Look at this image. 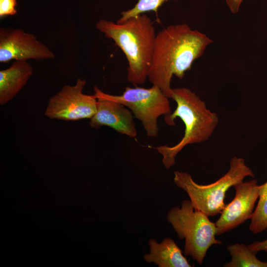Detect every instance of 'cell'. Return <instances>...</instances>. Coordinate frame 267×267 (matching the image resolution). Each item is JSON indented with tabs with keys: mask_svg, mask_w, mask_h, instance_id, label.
Instances as JSON below:
<instances>
[{
	"mask_svg": "<svg viewBox=\"0 0 267 267\" xmlns=\"http://www.w3.org/2000/svg\"><path fill=\"white\" fill-rule=\"evenodd\" d=\"M87 82L78 78L74 86L64 85L49 99L44 113L51 119L76 121L90 119L97 109V98L83 92Z\"/></svg>",
	"mask_w": 267,
	"mask_h": 267,
	"instance_id": "cell-7",
	"label": "cell"
},
{
	"mask_svg": "<svg viewBox=\"0 0 267 267\" xmlns=\"http://www.w3.org/2000/svg\"><path fill=\"white\" fill-rule=\"evenodd\" d=\"M259 200L250 219L249 230L255 234L267 229V181L260 185Z\"/></svg>",
	"mask_w": 267,
	"mask_h": 267,
	"instance_id": "cell-14",
	"label": "cell"
},
{
	"mask_svg": "<svg viewBox=\"0 0 267 267\" xmlns=\"http://www.w3.org/2000/svg\"><path fill=\"white\" fill-rule=\"evenodd\" d=\"M227 250L231 257V261L224 265L225 267H267V261L259 260L257 253L248 246L235 243L228 245Z\"/></svg>",
	"mask_w": 267,
	"mask_h": 267,
	"instance_id": "cell-13",
	"label": "cell"
},
{
	"mask_svg": "<svg viewBox=\"0 0 267 267\" xmlns=\"http://www.w3.org/2000/svg\"><path fill=\"white\" fill-rule=\"evenodd\" d=\"M16 0H0V17L13 15L17 13L15 7Z\"/></svg>",
	"mask_w": 267,
	"mask_h": 267,
	"instance_id": "cell-16",
	"label": "cell"
},
{
	"mask_svg": "<svg viewBox=\"0 0 267 267\" xmlns=\"http://www.w3.org/2000/svg\"><path fill=\"white\" fill-rule=\"evenodd\" d=\"M94 95L122 104L129 108L134 117L140 121L149 137H156L159 133L158 119L161 116L172 113L169 98L161 89L155 85L144 88L138 86L127 87L121 95L104 92L94 87Z\"/></svg>",
	"mask_w": 267,
	"mask_h": 267,
	"instance_id": "cell-6",
	"label": "cell"
},
{
	"mask_svg": "<svg viewBox=\"0 0 267 267\" xmlns=\"http://www.w3.org/2000/svg\"><path fill=\"white\" fill-rule=\"evenodd\" d=\"M168 0H138L133 8L123 11L120 18L116 22L121 23L131 17L150 11H154L157 15L159 8Z\"/></svg>",
	"mask_w": 267,
	"mask_h": 267,
	"instance_id": "cell-15",
	"label": "cell"
},
{
	"mask_svg": "<svg viewBox=\"0 0 267 267\" xmlns=\"http://www.w3.org/2000/svg\"><path fill=\"white\" fill-rule=\"evenodd\" d=\"M34 69L27 61L14 60L11 66L0 71V105L12 99L27 84Z\"/></svg>",
	"mask_w": 267,
	"mask_h": 267,
	"instance_id": "cell-11",
	"label": "cell"
},
{
	"mask_svg": "<svg viewBox=\"0 0 267 267\" xmlns=\"http://www.w3.org/2000/svg\"><path fill=\"white\" fill-rule=\"evenodd\" d=\"M234 198L222 210L215 222L217 235L226 232L250 219L259 198L260 185L256 179L243 181L234 185Z\"/></svg>",
	"mask_w": 267,
	"mask_h": 267,
	"instance_id": "cell-9",
	"label": "cell"
},
{
	"mask_svg": "<svg viewBox=\"0 0 267 267\" xmlns=\"http://www.w3.org/2000/svg\"><path fill=\"white\" fill-rule=\"evenodd\" d=\"M248 176L254 177L255 175L244 159L233 157L228 171L213 183L199 184L190 174L178 171L174 172V181L178 187L187 193L195 209L210 217L222 212L226 205L224 200L226 191Z\"/></svg>",
	"mask_w": 267,
	"mask_h": 267,
	"instance_id": "cell-4",
	"label": "cell"
},
{
	"mask_svg": "<svg viewBox=\"0 0 267 267\" xmlns=\"http://www.w3.org/2000/svg\"><path fill=\"white\" fill-rule=\"evenodd\" d=\"M54 53L36 37L23 30L10 27L0 28V62L12 60H46Z\"/></svg>",
	"mask_w": 267,
	"mask_h": 267,
	"instance_id": "cell-8",
	"label": "cell"
},
{
	"mask_svg": "<svg viewBox=\"0 0 267 267\" xmlns=\"http://www.w3.org/2000/svg\"><path fill=\"white\" fill-rule=\"evenodd\" d=\"M213 43L206 34L185 23L163 29L156 34L148 79L170 98L173 76L182 79Z\"/></svg>",
	"mask_w": 267,
	"mask_h": 267,
	"instance_id": "cell-1",
	"label": "cell"
},
{
	"mask_svg": "<svg viewBox=\"0 0 267 267\" xmlns=\"http://www.w3.org/2000/svg\"><path fill=\"white\" fill-rule=\"evenodd\" d=\"M225 1L231 13L236 14L239 12L243 0H225Z\"/></svg>",
	"mask_w": 267,
	"mask_h": 267,
	"instance_id": "cell-18",
	"label": "cell"
},
{
	"mask_svg": "<svg viewBox=\"0 0 267 267\" xmlns=\"http://www.w3.org/2000/svg\"><path fill=\"white\" fill-rule=\"evenodd\" d=\"M96 29L112 40L122 50L128 61V81L134 86L148 79L156 34L154 22L145 14L121 22L101 19Z\"/></svg>",
	"mask_w": 267,
	"mask_h": 267,
	"instance_id": "cell-2",
	"label": "cell"
},
{
	"mask_svg": "<svg viewBox=\"0 0 267 267\" xmlns=\"http://www.w3.org/2000/svg\"><path fill=\"white\" fill-rule=\"evenodd\" d=\"M248 247L256 253L262 251L267 253V239L261 241H256L248 245Z\"/></svg>",
	"mask_w": 267,
	"mask_h": 267,
	"instance_id": "cell-17",
	"label": "cell"
},
{
	"mask_svg": "<svg viewBox=\"0 0 267 267\" xmlns=\"http://www.w3.org/2000/svg\"><path fill=\"white\" fill-rule=\"evenodd\" d=\"M170 98L176 102L177 106L173 112L164 116L165 122L173 126L176 125L175 119L180 118L185 127L184 135L174 146H149L162 156V163L166 169L175 164L176 156L186 146L208 140L219 120L217 114L208 109L205 102L188 88H172Z\"/></svg>",
	"mask_w": 267,
	"mask_h": 267,
	"instance_id": "cell-3",
	"label": "cell"
},
{
	"mask_svg": "<svg viewBox=\"0 0 267 267\" xmlns=\"http://www.w3.org/2000/svg\"><path fill=\"white\" fill-rule=\"evenodd\" d=\"M90 119L89 125L93 129L97 130L102 126H107L131 138L136 136L132 112L119 103L104 98H97L96 111Z\"/></svg>",
	"mask_w": 267,
	"mask_h": 267,
	"instance_id": "cell-10",
	"label": "cell"
},
{
	"mask_svg": "<svg viewBox=\"0 0 267 267\" xmlns=\"http://www.w3.org/2000/svg\"><path fill=\"white\" fill-rule=\"evenodd\" d=\"M150 253L144 255L145 262L153 263L159 267H191L181 250L171 238L165 237L161 243L154 239L148 241Z\"/></svg>",
	"mask_w": 267,
	"mask_h": 267,
	"instance_id": "cell-12",
	"label": "cell"
},
{
	"mask_svg": "<svg viewBox=\"0 0 267 267\" xmlns=\"http://www.w3.org/2000/svg\"><path fill=\"white\" fill-rule=\"evenodd\" d=\"M203 212L194 209L190 200H184L181 207L176 206L168 213L167 219L180 239H185L184 254L199 264L203 263L209 248L221 244L217 240L216 223Z\"/></svg>",
	"mask_w": 267,
	"mask_h": 267,
	"instance_id": "cell-5",
	"label": "cell"
}]
</instances>
